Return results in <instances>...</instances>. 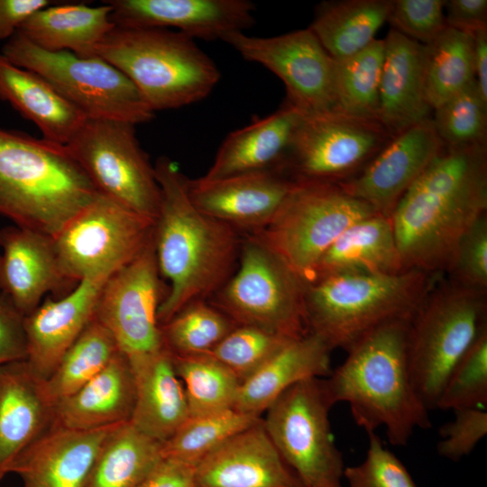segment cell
<instances>
[{"label":"cell","instance_id":"d4e9b609","mask_svg":"<svg viewBox=\"0 0 487 487\" xmlns=\"http://www.w3.org/2000/svg\"><path fill=\"white\" fill-rule=\"evenodd\" d=\"M384 40L377 119L394 136L431 118L425 86L424 45L391 29Z\"/></svg>","mask_w":487,"mask_h":487},{"label":"cell","instance_id":"9a60e30c","mask_svg":"<svg viewBox=\"0 0 487 487\" xmlns=\"http://www.w3.org/2000/svg\"><path fill=\"white\" fill-rule=\"evenodd\" d=\"M151 241L142 253L103 284L94 318L114 336L131 364L163 350L158 311L164 298Z\"/></svg>","mask_w":487,"mask_h":487},{"label":"cell","instance_id":"7bdbcfd3","mask_svg":"<svg viewBox=\"0 0 487 487\" xmlns=\"http://www.w3.org/2000/svg\"><path fill=\"white\" fill-rule=\"evenodd\" d=\"M487 407V328L449 373L436 409H460Z\"/></svg>","mask_w":487,"mask_h":487},{"label":"cell","instance_id":"f5cc1de1","mask_svg":"<svg viewBox=\"0 0 487 487\" xmlns=\"http://www.w3.org/2000/svg\"><path fill=\"white\" fill-rule=\"evenodd\" d=\"M474 80L482 100L487 103V29L473 36Z\"/></svg>","mask_w":487,"mask_h":487},{"label":"cell","instance_id":"9c48e42d","mask_svg":"<svg viewBox=\"0 0 487 487\" xmlns=\"http://www.w3.org/2000/svg\"><path fill=\"white\" fill-rule=\"evenodd\" d=\"M1 53L44 78L87 118L135 125L154 117L132 81L98 56L45 51L18 32L5 43Z\"/></svg>","mask_w":487,"mask_h":487},{"label":"cell","instance_id":"e0dca14e","mask_svg":"<svg viewBox=\"0 0 487 487\" xmlns=\"http://www.w3.org/2000/svg\"><path fill=\"white\" fill-rule=\"evenodd\" d=\"M444 146L428 118L394 135L361 171L338 184L378 214L391 216L401 197Z\"/></svg>","mask_w":487,"mask_h":487},{"label":"cell","instance_id":"3957f363","mask_svg":"<svg viewBox=\"0 0 487 487\" xmlns=\"http://www.w3.org/2000/svg\"><path fill=\"white\" fill-rule=\"evenodd\" d=\"M410 321L393 320L363 335L325 379L334 404L347 402L354 420L367 433L384 427L389 443L398 446H406L416 429L431 426L409 371Z\"/></svg>","mask_w":487,"mask_h":487},{"label":"cell","instance_id":"7c38bea8","mask_svg":"<svg viewBox=\"0 0 487 487\" xmlns=\"http://www.w3.org/2000/svg\"><path fill=\"white\" fill-rule=\"evenodd\" d=\"M134 126L123 121L87 118L66 146L99 194L154 221L161 188Z\"/></svg>","mask_w":487,"mask_h":487},{"label":"cell","instance_id":"bcb514c9","mask_svg":"<svg viewBox=\"0 0 487 487\" xmlns=\"http://www.w3.org/2000/svg\"><path fill=\"white\" fill-rule=\"evenodd\" d=\"M454 282L478 291L487 288V216H482L462 236L448 270Z\"/></svg>","mask_w":487,"mask_h":487},{"label":"cell","instance_id":"277c9868","mask_svg":"<svg viewBox=\"0 0 487 487\" xmlns=\"http://www.w3.org/2000/svg\"><path fill=\"white\" fill-rule=\"evenodd\" d=\"M97 194L66 145L0 127V216L54 237Z\"/></svg>","mask_w":487,"mask_h":487},{"label":"cell","instance_id":"1f68e13d","mask_svg":"<svg viewBox=\"0 0 487 487\" xmlns=\"http://www.w3.org/2000/svg\"><path fill=\"white\" fill-rule=\"evenodd\" d=\"M111 5L61 4L32 14L18 32L49 51H70L81 57L96 55V49L115 27Z\"/></svg>","mask_w":487,"mask_h":487},{"label":"cell","instance_id":"d590c367","mask_svg":"<svg viewBox=\"0 0 487 487\" xmlns=\"http://www.w3.org/2000/svg\"><path fill=\"white\" fill-rule=\"evenodd\" d=\"M118 352L112 334L93 317L45 380L51 399L57 403L76 392L103 371Z\"/></svg>","mask_w":487,"mask_h":487},{"label":"cell","instance_id":"8d00e7d4","mask_svg":"<svg viewBox=\"0 0 487 487\" xmlns=\"http://www.w3.org/2000/svg\"><path fill=\"white\" fill-rule=\"evenodd\" d=\"M261 419L234 408L189 416L162 444V456L194 467L227 439Z\"/></svg>","mask_w":487,"mask_h":487},{"label":"cell","instance_id":"83f0119b","mask_svg":"<svg viewBox=\"0 0 487 487\" xmlns=\"http://www.w3.org/2000/svg\"><path fill=\"white\" fill-rule=\"evenodd\" d=\"M135 403L134 374L118 352L96 376L55 405L54 424L93 430L129 422Z\"/></svg>","mask_w":487,"mask_h":487},{"label":"cell","instance_id":"30bf717a","mask_svg":"<svg viewBox=\"0 0 487 487\" xmlns=\"http://www.w3.org/2000/svg\"><path fill=\"white\" fill-rule=\"evenodd\" d=\"M305 285L275 253L245 234L237 268L209 302L237 326L296 339L308 333Z\"/></svg>","mask_w":487,"mask_h":487},{"label":"cell","instance_id":"cb8c5ba5","mask_svg":"<svg viewBox=\"0 0 487 487\" xmlns=\"http://www.w3.org/2000/svg\"><path fill=\"white\" fill-rule=\"evenodd\" d=\"M106 280H81L68 294L48 298L25 316L26 361L38 376L44 380L51 376L64 353L93 319Z\"/></svg>","mask_w":487,"mask_h":487},{"label":"cell","instance_id":"44dd1931","mask_svg":"<svg viewBox=\"0 0 487 487\" xmlns=\"http://www.w3.org/2000/svg\"><path fill=\"white\" fill-rule=\"evenodd\" d=\"M193 487H303L262 419L233 436L193 468Z\"/></svg>","mask_w":487,"mask_h":487},{"label":"cell","instance_id":"ab89813d","mask_svg":"<svg viewBox=\"0 0 487 487\" xmlns=\"http://www.w3.org/2000/svg\"><path fill=\"white\" fill-rule=\"evenodd\" d=\"M237 325L207 300L192 302L161 325L165 349L171 354H208Z\"/></svg>","mask_w":487,"mask_h":487},{"label":"cell","instance_id":"7402d4cb","mask_svg":"<svg viewBox=\"0 0 487 487\" xmlns=\"http://www.w3.org/2000/svg\"><path fill=\"white\" fill-rule=\"evenodd\" d=\"M56 403L26 360L0 366V482L16 457L54 424Z\"/></svg>","mask_w":487,"mask_h":487},{"label":"cell","instance_id":"b9f144b4","mask_svg":"<svg viewBox=\"0 0 487 487\" xmlns=\"http://www.w3.org/2000/svg\"><path fill=\"white\" fill-rule=\"evenodd\" d=\"M291 340L259 327L236 326L207 354L243 382Z\"/></svg>","mask_w":487,"mask_h":487},{"label":"cell","instance_id":"6da1fadb","mask_svg":"<svg viewBox=\"0 0 487 487\" xmlns=\"http://www.w3.org/2000/svg\"><path fill=\"white\" fill-rule=\"evenodd\" d=\"M487 209V143L444 146L392 214L404 270H449L464 233Z\"/></svg>","mask_w":487,"mask_h":487},{"label":"cell","instance_id":"816d5d0a","mask_svg":"<svg viewBox=\"0 0 487 487\" xmlns=\"http://www.w3.org/2000/svg\"><path fill=\"white\" fill-rule=\"evenodd\" d=\"M193 468L163 458L138 487H193Z\"/></svg>","mask_w":487,"mask_h":487},{"label":"cell","instance_id":"2e32d148","mask_svg":"<svg viewBox=\"0 0 487 487\" xmlns=\"http://www.w3.org/2000/svg\"><path fill=\"white\" fill-rule=\"evenodd\" d=\"M221 41L244 60L259 63L274 73L285 86V102L303 115L336 107L335 60L308 28L272 37L234 32Z\"/></svg>","mask_w":487,"mask_h":487},{"label":"cell","instance_id":"8fae6325","mask_svg":"<svg viewBox=\"0 0 487 487\" xmlns=\"http://www.w3.org/2000/svg\"><path fill=\"white\" fill-rule=\"evenodd\" d=\"M335 404L325 379L303 380L266 409L263 427L303 487H344L345 464L329 411Z\"/></svg>","mask_w":487,"mask_h":487},{"label":"cell","instance_id":"f1b7e54d","mask_svg":"<svg viewBox=\"0 0 487 487\" xmlns=\"http://www.w3.org/2000/svg\"><path fill=\"white\" fill-rule=\"evenodd\" d=\"M131 366L135 380V403L129 422L142 434L163 444L190 416L171 354L164 348Z\"/></svg>","mask_w":487,"mask_h":487},{"label":"cell","instance_id":"4dcf8cb0","mask_svg":"<svg viewBox=\"0 0 487 487\" xmlns=\"http://www.w3.org/2000/svg\"><path fill=\"white\" fill-rule=\"evenodd\" d=\"M403 271L391 217L374 214L351 225L337 237L308 283L338 273L395 274Z\"/></svg>","mask_w":487,"mask_h":487},{"label":"cell","instance_id":"f907efd6","mask_svg":"<svg viewBox=\"0 0 487 487\" xmlns=\"http://www.w3.org/2000/svg\"><path fill=\"white\" fill-rule=\"evenodd\" d=\"M51 3L49 0H0V41H8L32 14Z\"/></svg>","mask_w":487,"mask_h":487},{"label":"cell","instance_id":"c3c4849f","mask_svg":"<svg viewBox=\"0 0 487 487\" xmlns=\"http://www.w3.org/2000/svg\"><path fill=\"white\" fill-rule=\"evenodd\" d=\"M24 318L10 298L0 291V366L27 359Z\"/></svg>","mask_w":487,"mask_h":487},{"label":"cell","instance_id":"484cf974","mask_svg":"<svg viewBox=\"0 0 487 487\" xmlns=\"http://www.w3.org/2000/svg\"><path fill=\"white\" fill-rule=\"evenodd\" d=\"M303 115L286 102L274 113L230 133L217 151L205 179L279 170Z\"/></svg>","mask_w":487,"mask_h":487},{"label":"cell","instance_id":"d6986e66","mask_svg":"<svg viewBox=\"0 0 487 487\" xmlns=\"http://www.w3.org/2000/svg\"><path fill=\"white\" fill-rule=\"evenodd\" d=\"M294 184L281 170H270L216 179H188V190L201 212L250 234L271 221Z\"/></svg>","mask_w":487,"mask_h":487},{"label":"cell","instance_id":"ffe728a7","mask_svg":"<svg viewBox=\"0 0 487 487\" xmlns=\"http://www.w3.org/2000/svg\"><path fill=\"white\" fill-rule=\"evenodd\" d=\"M0 291L27 316L48 293L60 298L75 287L64 273L53 237L15 225L0 229Z\"/></svg>","mask_w":487,"mask_h":487},{"label":"cell","instance_id":"681fc988","mask_svg":"<svg viewBox=\"0 0 487 487\" xmlns=\"http://www.w3.org/2000/svg\"><path fill=\"white\" fill-rule=\"evenodd\" d=\"M448 27L473 36L487 29L486 0H449L445 2Z\"/></svg>","mask_w":487,"mask_h":487},{"label":"cell","instance_id":"836d02e7","mask_svg":"<svg viewBox=\"0 0 487 487\" xmlns=\"http://www.w3.org/2000/svg\"><path fill=\"white\" fill-rule=\"evenodd\" d=\"M162 459L161 443L130 422L116 425L103 441L82 487H138Z\"/></svg>","mask_w":487,"mask_h":487},{"label":"cell","instance_id":"7dc6e473","mask_svg":"<svg viewBox=\"0 0 487 487\" xmlns=\"http://www.w3.org/2000/svg\"><path fill=\"white\" fill-rule=\"evenodd\" d=\"M453 411L455 418L439 429L442 439L436 450L440 456L456 462L469 455L487 435V411L478 408Z\"/></svg>","mask_w":487,"mask_h":487},{"label":"cell","instance_id":"f546056e","mask_svg":"<svg viewBox=\"0 0 487 487\" xmlns=\"http://www.w3.org/2000/svg\"><path fill=\"white\" fill-rule=\"evenodd\" d=\"M0 99L32 122L51 142L67 145L87 117L41 75L0 52Z\"/></svg>","mask_w":487,"mask_h":487},{"label":"cell","instance_id":"ee69618b","mask_svg":"<svg viewBox=\"0 0 487 487\" xmlns=\"http://www.w3.org/2000/svg\"><path fill=\"white\" fill-rule=\"evenodd\" d=\"M369 445L364 460L345 467L348 487H417L403 463L387 449L375 432L367 433Z\"/></svg>","mask_w":487,"mask_h":487},{"label":"cell","instance_id":"52a82bcc","mask_svg":"<svg viewBox=\"0 0 487 487\" xmlns=\"http://www.w3.org/2000/svg\"><path fill=\"white\" fill-rule=\"evenodd\" d=\"M484 293L446 283L428 292L410 321L409 375L428 410L436 409L449 373L487 328Z\"/></svg>","mask_w":487,"mask_h":487},{"label":"cell","instance_id":"f6af8a7d","mask_svg":"<svg viewBox=\"0 0 487 487\" xmlns=\"http://www.w3.org/2000/svg\"><path fill=\"white\" fill-rule=\"evenodd\" d=\"M443 0H391L387 22L391 29L422 45L430 43L447 26Z\"/></svg>","mask_w":487,"mask_h":487},{"label":"cell","instance_id":"ac0fdd59","mask_svg":"<svg viewBox=\"0 0 487 487\" xmlns=\"http://www.w3.org/2000/svg\"><path fill=\"white\" fill-rule=\"evenodd\" d=\"M111 20L126 28H173L192 39L222 40L254 23L248 0H109Z\"/></svg>","mask_w":487,"mask_h":487},{"label":"cell","instance_id":"4316f807","mask_svg":"<svg viewBox=\"0 0 487 487\" xmlns=\"http://www.w3.org/2000/svg\"><path fill=\"white\" fill-rule=\"evenodd\" d=\"M332 349L308 332L289 341L253 375L241 382L234 409L260 417L285 391L310 378L328 376Z\"/></svg>","mask_w":487,"mask_h":487},{"label":"cell","instance_id":"e575fe53","mask_svg":"<svg viewBox=\"0 0 487 487\" xmlns=\"http://www.w3.org/2000/svg\"><path fill=\"white\" fill-rule=\"evenodd\" d=\"M427 101L434 110L474 80L473 36L446 26L424 45Z\"/></svg>","mask_w":487,"mask_h":487},{"label":"cell","instance_id":"d6a6232c","mask_svg":"<svg viewBox=\"0 0 487 487\" xmlns=\"http://www.w3.org/2000/svg\"><path fill=\"white\" fill-rule=\"evenodd\" d=\"M391 0H340L320 4L308 27L325 50L340 60L375 41L387 22Z\"/></svg>","mask_w":487,"mask_h":487},{"label":"cell","instance_id":"ba28073f","mask_svg":"<svg viewBox=\"0 0 487 487\" xmlns=\"http://www.w3.org/2000/svg\"><path fill=\"white\" fill-rule=\"evenodd\" d=\"M378 214L338 183L295 181L271 221L250 233L305 284L326 251L355 222Z\"/></svg>","mask_w":487,"mask_h":487},{"label":"cell","instance_id":"60d3db41","mask_svg":"<svg viewBox=\"0 0 487 487\" xmlns=\"http://www.w3.org/2000/svg\"><path fill=\"white\" fill-rule=\"evenodd\" d=\"M433 111L436 131L446 146L487 143V103L475 81Z\"/></svg>","mask_w":487,"mask_h":487},{"label":"cell","instance_id":"5b68a950","mask_svg":"<svg viewBox=\"0 0 487 487\" xmlns=\"http://www.w3.org/2000/svg\"><path fill=\"white\" fill-rule=\"evenodd\" d=\"M432 275L418 270L395 274L338 273L305 285L308 332L333 350H348L374 328L412 319L432 289Z\"/></svg>","mask_w":487,"mask_h":487},{"label":"cell","instance_id":"f35d334b","mask_svg":"<svg viewBox=\"0 0 487 487\" xmlns=\"http://www.w3.org/2000/svg\"><path fill=\"white\" fill-rule=\"evenodd\" d=\"M384 48V40L375 39L354 55L335 60V108L377 118Z\"/></svg>","mask_w":487,"mask_h":487},{"label":"cell","instance_id":"7a4b0ae2","mask_svg":"<svg viewBox=\"0 0 487 487\" xmlns=\"http://www.w3.org/2000/svg\"><path fill=\"white\" fill-rule=\"evenodd\" d=\"M161 206L153 244L161 276L170 283L158 311L160 326L187 305L207 300L231 278L243 237L237 229L196 207L187 178L166 156L157 159Z\"/></svg>","mask_w":487,"mask_h":487},{"label":"cell","instance_id":"74e56055","mask_svg":"<svg viewBox=\"0 0 487 487\" xmlns=\"http://www.w3.org/2000/svg\"><path fill=\"white\" fill-rule=\"evenodd\" d=\"M171 357L190 416L234 408L241 382L224 364L207 354Z\"/></svg>","mask_w":487,"mask_h":487},{"label":"cell","instance_id":"603a6c76","mask_svg":"<svg viewBox=\"0 0 487 487\" xmlns=\"http://www.w3.org/2000/svg\"><path fill=\"white\" fill-rule=\"evenodd\" d=\"M115 426L77 430L53 424L16 457L9 473L17 474L23 487H82Z\"/></svg>","mask_w":487,"mask_h":487},{"label":"cell","instance_id":"5bb4252c","mask_svg":"<svg viewBox=\"0 0 487 487\" xmlns=\"http://www.w3.org/2000/svg\"><path fill=\"white\" fill-rule=\"evenodd\" d=\"M392 137L377 118L337 108L304 116L280 170L294 181L340 183L361 171Z\"/></svg>","mask_w":487,"mask_h":487},{"label":"cell","instance_id":"8992f818","mask_svg":"<svg viewBox=\"0 0 487 487\" xmlns=\"http://www.w3.org/2000/svg\"><path fill=\"white\" fill-rule=\"evenodd\" d=\"M96 55L123 72L153 113L201 101L221 77L194 39L169 29L115 26Z\"/></svg>","mask_w":487,"mask_h":487},{"label":"cell","instance_id":"4fadbf2b","mask_svg":"<svg viewBox=\"0 0 487 487\" xmlns=\"http://www.w3.org/2000/svg\"><path fill=\"white\" fill-rule=\"evenodd\" d=\"M154 221L97 196L53 237L65 275L78 284L106 280L138 256L152 237Z\"/></svg>","mask_w":487,"mask_h":487}]
</instances>
